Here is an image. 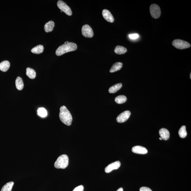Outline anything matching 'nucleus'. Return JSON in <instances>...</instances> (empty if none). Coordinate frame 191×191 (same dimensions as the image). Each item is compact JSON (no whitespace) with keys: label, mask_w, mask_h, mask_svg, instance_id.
I'll list each match as a JSON object with an SVG mask.
<instances>
[{"label":"nucleus","mask_w":191,"mask_h":191,"mask_svg":"<svg viewBox=\"0 0 191 191\" xmlns=\"http://www.w3.org/2000/svg\"><path fill=\"white\" fill-rule=\"evenodd\" d=\"M140 191H152L151 189L149 187H142L140 188Z\"/></svg>","instance_id":"obj_27"},{"label":"nucleus","mask_w":191,"mask_h":191,"mask_svg":"<svg viewBox=\"0 0 191 191\" xmlns=\"http://www.w3.org/2000/svg\"><path fill=\"white\" fill-rule=\"evenodd\" d=\"M14 183L11 182L8 183L3 186L1 191H11Z\"/></svg>","instance_id":"obj_22"},{"label":"nucleus","mask_w":191,"mask_h":191,"mask_svg":"<svg viewBox=\"0 0 191 191\" xmlns=\"http://www.w3.org/2000/svg\"><path fill=\"white\" fill-rule=\"evenodd\" d=\"M133 153L140 154H145L148 153V150L144 147L137 146L133 147L132 149Z\"/></svg>","instance_id":"obj_10"},{"label":"nucleus","mask_w":191,"mask_h":191,"mask_svg":"<svg viewBox=\"0 0 191 191\" xmlns=\"http://www.w3.org/2000/svg\"><path fill=\"white\" fill-rule=\"evenodd\" d=\"M190 79H191V73H190Z\"/></svg>","instance_id":"obj_30"},{"label":"nucleus","mask_w":191,"mask_h":191,"mask_svg":"<svg viewBox=\"0 0 191 191\" xmlns=\"http://www.w3.org/2000/svg\"><path fill=\"white\" fill-rule=\"evenodd\" d=\"M122 66L123 63L121 62H116L113 64L109 71L111 73H114L117 71L121 70Z\"/></svg>","instance_id":"obj_16"},{"label":"nucleus","mask_w":191,"mask_h":191,"mask_svg":"<svg viewBox=\"0 0 191 191\" xmlns=\"http://www.w3.org/2000/svg\"><path fill=\"white\" fill-rule=\"evenodd\" d=\"M150 11L152 16L155 19L158 18L161 15V9L157 4H152L150 6Z\"/></svg>","instance_id":"obj_5"},{"label":"nucleus","mask_w":191,"mask_h":191,"mask_svg":"<svg viewBox=\"0 0 191 191\" xmlns=\"http://www.w3.org/2000/svg\"><path fill=\"white\" fill-rule=\"evenodd\" d=\"M57 6L62 11H63L68 16H71L72 12L70 7L62 1H59L57 3Z\"/></svg>","instance_id":"obj_6"},{"label":"nucleus","mask_w":191,"mask_h":191,"mask_svg":"<svg viewBox=\"0 0 191 191\" xmlns=\"http://www.w3.org/2000/svg\"><path fill=\"white\" fill-rule=\"evenodd\" d=\"M84 187L83 186L81 185L76 187L73 191H84Z\"/></svg>","instance_id":"obj_26"},{"label":"nucleus","mask_w":191,"mask_h":191,"mask_svg":"<svg viewBox=\"0 0 191 191\" xmlns=\"http://www.w3.org/2000/svg\"><path fill=\"white\" fill-rule=\"evenodd\" d=\"M82 32L84 37L91 38L94 36V32L92 28L89 25H85L82 26Z\"/></svg>","instance_id":"obj_7"},{"label":"nucleus","mask_w":191,"mask_h":191,"mask_svg":"<svg viewBox=\"0 0 191 191\" xmlns=\"http://www.w3.org/2000/svg\"><path fill=\"white\" fill-rule=\"evenodd\" d=\"M172 44L175 48L179 49H183L190 48L191 47L190 43L188 42L180 39L174 40Z\"/></svg>","instance_id":"obj_4"},{"label":"nucleus","mask_w":191,"mask_h":191,"mask_svg":"<svg viewBox=\"0 0 191 191\" xmlns=\"http://www.w3.org/2000/svg\"><path fill=\"white\" fill-rule=\"evenodd\" d=\"M26 75L31 79H34L36 77V73L33 69L27 68L26 69Z\"/></svg>","instance_id":"obj_17"},{"label":"nucleus","mask_w":191,"mask_h":191,"mask_svg":"<svg viewBox=\"0 0 191 191\" xmlns=\"http://www.w3.org/2000/svg\"><path fill=\"white\" fill-rule=\"evenodd\" d=\"M129 37L131 39H135L139 38V35L137 33L133 34L130 35Z\"/></svg>","instance_id":"obj_25"},{"label":"nucleus","mask_w":191,"mask_h":191,"mask_svg":"<svg viewBox=\"0 0 191 191\" xmlns=\"http://www.w3.org/2000/svg\"><path fill=\"white\" fill-rule=\"evenodd\" d=\"M122 87V84L121 83L116 84L110 88L109 89V92L111 94L115 93L119 90Z\"/></svg>","instance_id":"obj_19"},{"label":"nucleus","mask_w":191,"mask_h":191,"mask_svg":"<svg viewBox=\"0 0 191 191\" xmlns=\"http://www.w3.org/2000/svg\"><path fill=\"white\" fill-rule=\"evenodd\" d=\"M127 51V49L125 47L121 46L118 45L115 49L114 52L117 54H123Z\"/></svg>","instance_id":"obj_18"},{"label":"nucleus","mask_w":191,"mask_h":191,"mask_svg":"<svg viewBox=\"0 0 191 191\" xmlns=\"http://www.w3.org/2000/svg\"><path fill=\"white\" fill-rule=\"evenodd\" d=\"M130 111H126L119 114L116 118V121L119 123H123L125 122L129 118L131 115Z\"/></svg>","instance_id":"obj_8"},{"label":"nucleus","mask_w":191,"mask_h":191,"mask_svg":"<svg viewBox=\"0 0 191 191\" xmlns=\"http://www.w3.org/2000/svg\"><path fill=\"white\" fill-rule=\"evenodd\" d=\"M61 121L67 126H70L72 124V117L70 111L65 106H61L59 114Z\"/></svg>","instance_id":"obj_1"},{"label":"nucleus","mask_w":191,"mask_h":191,"mask_svg":"<svg viewBox=\"0 0 191 191\" xmlns=\"http://www.w3.org/2000/svg\"><path fill=\"white\" fill-rule=\"evenodd\" d=\"M116 191H123V189L122 187H121V188L118 189V190Z\"/></svg>","instance_id":"obj_28"},{"label":"nucleus","mask_w":191,"mask_h":191,"mask_svg":"<svg viewBox=\"0 0 191 191\" xmlns=\"http://www.w3.org/2000/svg\"><path fill=\"white\" fill-rule=\"evenodd\" d=\"M178 134L180 137L182 138H185L187 136V133L185 126H182L180 128L178 131Z\"/></svg>","instance_id":"obj_23"},{"label":"nucleus","mask_w":191,"mask_h":191,"mask_svg":"<svg viewBox=\"0 0 191 191\" xmlns=\"http://www.w3.org/2000/svg\"><path fill=\"white\" fill-rule=\"evenodd\" d=\"M121 166V163L119 161L114 162L106 166L105 168V171L106 173H109L114 170L118 169Z\"/></svg>","instance_id":"obj_9"},{"label":"nucleus","mask_w":191,"mask_h":191,"mask_svg":"<svg viewBox=\"0 0 191 191\" xmlns=\"http://www.w3.org/2000/svg\"><path fill=\"white\" fill-rule=\"evenodd\" d=\"M103 17L106 21L110 23H113L114 21V17L109 10L104 9L102 12Z\"/></svg>","instance_id":"obj_11"},{"label":"nucleus","mask_w":191,"mask_h":191,"mask_svg":"<svg viewBox=\"0 0 191 191\" xmlns=\"http://www.w3.org/2000/svg\"><path fill=\"white\" fill-rule=\"evenodd\" d=\"M37 111L38 115L42 118L45 117L47 116V111L44 108H40Z\"/></svg>","instance_id":"obj_24"},{"label":"nucleus","mask_w":191,"mask_h":191,"mask_svg":"<svg viewBox=\"0 0 191 191\" xmlns=\"http://www.w3.org/2000/svg\"><path fill=\"white\" fill-rule=\"evenodd\" d=\"M127 101V98L124 95H119L116 97L115 99V101L118 104H124Z\"/></svg>","instance_id":"obj_21"},{"label":"nucleus","mask_w":191,"mask_h":191,"mask_svg":"<svg viewBox=\"0 0 191 191\" xmlns=\"http://www.w3.org/2000/svg\"><path fill=\"white\" fill-rule=\"evenodd\" d=\"M69 163V158L67 155L64 154L59 156L55 162L54 166L56 168L65 169L68 166Z\"/></svg>","instance_id":"obj_3"},{"label":"nucleus","mask_w":191,"mask_h":191,"mask_svg":"<svg viewBox=\"0 0 191 191\" xmlns=\"http://www.w3.org/2000/svg\"><path fill=\"white\" fill-rule=\"evenodd\" d=\"M77 49V46L76 44L72 42H68L59 47L56 51V54L58 56H60L67 52L74 51Z\"/></svg>","instance_id":"obj_2"},{"label":"nucleus","mask_w":191,"mask_h":191,"mask_svg":"<svg viewBox=\"0 0 191 191\" xmlns=\"http://www.w3.org/2000/svg\"><path fill=\"white\" fill-rule=\"evenodd\" d=\"M44 50V47L43 45H37L34 48L31 50L33 53L35 54H40L43 52Z\"/></svg>","instance_id":"obj_20"},{"label":"nucleus","mask_w":191,"mask_h":191,"mask_svg":"<svg viewBox=\"0 0 191 191\" xmlns=\"http://www.w3.org/2000/svg\"><path fill=\"white\" fill-rule=\"evenodd\" d=\"M159 140H162V138L161 137H160L159 138Z\"/></svg>","instance_id":"obj_29"},{"label":"nucleus","mask_w":191,"mask_h":191,"mask_svg":"<svg viewBox=\"0 0 191 191\" xmlns=\"http://www.w3.org/2000/svg\"><path fill=\"white\" fill-rule=\"evenodd\" d=\"M55 27V23L53 21H49L48 23H46L44 26V29L46 32H51L53 30L54 28Z\"/></svg>","instance_id":"obj_14"},{"label":"nucleus","mask_w":191,"mask_h":191,"mask_svg":"<svg viewBox=\"0 0 191 191\" xmlns=\"http://www.w3.org/2000/svg\"><path fill=\"white\" fill-rule=\"evenodd\" d=\"M159 133L162 140L166 141L170 138L169 132L165 128H161L159 131Z\"/></svg>","instance_id":"obj_12"},{"label":"nucleus","mask_w":191,"mask_h":191,"mask_svg":"<svg viewBox=\"0 0 191 191\" xmlns=\"http://www.w3.org/2000/svg\"><path fill=\"white\" fill-rule=\"evenodd\" d=\"M10 63L8 61H4L0 63V70L1 71L6 72L8 71L10 67Z\"/></svg>","instance_id":"obj_13"},{"label":"nucleus","mask_w":191,"mask_h":191,"mask_svg":"<svg viewBox=\"0 0 191 191\" xmlns=\"http://www.w3.org/2000/svg\"><path fill=\"white\" fill-rule=\"evenodd\" d=\"M15 84L17 89L18 90H22L24 87V84H23V79L19 77L17 78Z\"/></svg>","instance_id":"obj_15"}]
</instances>
